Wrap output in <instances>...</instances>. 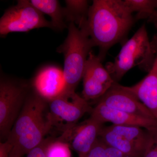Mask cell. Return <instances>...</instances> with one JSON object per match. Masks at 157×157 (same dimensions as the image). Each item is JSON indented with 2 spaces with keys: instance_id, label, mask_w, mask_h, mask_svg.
I'll return each instance as SVG.
<instances>
[{
  "instance_id": "cell-8",
  "label": "cell",
  "mask_w": 157,
  "mask_h": 157,
  "mask_svg": "<svg viewBox=\"0 0 157 157\" xmlns=\"http://www.w3.org/2000/svg\"><path fill=\"white\" fill-rule=\"evenodd\" d=\"M102 62L98 55L90 52L82 77V97L88 102L100 99L115 82Z\"/></svg>"
},
{
  "instance_id": "cell-17",
  "label": "cell",
  "mask_w": 157,
  "mask_h": 157,
  "mask_svg": "<svg viewBox=\"0 0 157 157\" xmlns=\"http://www.w3.org/2000/svg\"><path fill=\"white\" fill-rule=\"evenodd\" d=\"M64 8L66 22L73 23L78 28L84 25L87 20L90 6L86 0H67Z\"/></svg>"
},
{
  "instance_id": "cell-7",
  "label": "cell",
  "mask_w": 157,
  "mask_h": 157,
  "mask_svg": "<svg viewBox=\"0 0 157 157\" xmlns=\"http://www.w3.org/2000/svg\"><path fill=\"white\" fill-rule=\"evenodd\" d=\"M53 29L51 21L28 0H19L5 11L0 19V35L5 36L14 32H27L34 29Z\"/></svg>"
},
{
  "instance_id": "cell-2",
  "label": "cell",
  "mask_w": 157,
  "mask_h": 157,
  "mask_svg": "<svg viewBox=\"0 0 157 157\" xmlns=\"http://www.w3.org/2000/svg\"><path fill=\"white\" fill-rule=\"evenodd\" d=\"M46 102L33 90L29 94L7 140L13 145L9 157H22L41 144L53 128L48 113Z\"/></svg>"
},
{
  "instance_id": "cell-4",
  "label": "cell",
  "mask_w": 157,
  "mask_h": 157,
  "mask_svg": "<svg viewBox=\"0 0 157 157\" xmlns=\"http://www.w3.org/2000/svg\"><path fill=\"white\" fill-rule=\"evenodd\" d=\"M67 36L57 48L64 58L63 69L66 87L65 91L75 92L82 78L89 54L94 47L87 32L73 23L68 25Z\"/></svg>"
},
{
  "instance_id": "cell-12",
  "label": "cell",
  "mask_w": 157,
  "mask_h": 157,
  "mask_svg": "<svg viewBox=\"0 0 157 157\" xmlns=\"http://www.w3.org/2000/svg\"><path fill=\"white\" fill-rule=\"evenodd\" d=\"M91 117L103 123L111 122L119 126H135L147 130L157 128V120L137 116L109 108L103 104L97 103L91 113Z\"/></svg>"
},
{
  "instance_id": "cell-23",
  "label": "cell",
  "mask_w": 157,
  "mask_h": 157,
  "mask_svg": "<svg viewBox=\"0 0 157 157\" xmlns=\"http://www.w3.org/2000/svg\"><path fill=\"white\" fill-rule=\"evenodd\" d=\"M105 157H132L128 155L119 150L107 145L105 150Z\"/></svg>"
},
{
  "instance_id": "cell-25",
  "label": "cell",
  "mask_w": 157,
  "mask_h": 157,
  "mask_svg": "<svg viewBox=\"0 0 157 157\" xmlns=\"http://www.w3.org/2000/svg\"><path fill=\"white\" fill-rule=\"evenodd\" d=\"M151 45L154 52L156 54L157 53V33L155 35L151 41Z\"/></svg>"
},
{
  "instance_id": "cell-11",
  "label": "cell",
  "mask_w": 157,
  "mask_h": 157,
  "mask_svg": "<svg viewBox=\"0 0 157 157\" xmlns=\"http://www.w3.org/2000/svg\"><path fill=\"white\" fill-rule=\"evenodd\" d=\"M33 86L39 96L49 102L65 91L66 83L63 70L54 66L42 68L34 78Z\"/></svg>"
},
{
  "instance_id": "cell-15",
  "label": "cell",
  "mask_w": 157,
  "mask_h": 157,
  "mask_svg": "<svg viewBox=\"0 0 157 157\" xmlns=\"http://www.w3.org/2000/svg\"><path fill=\"white\" fill-rule=\"evenodd\" d=\"M32 4L43 14L51 17L53 29L62 31L68 27L65 19L64 8L57 0H31Z\"/></svg>"
},
{
  "instance_id": "cell-3",
  "label": "cell",
  "mask_w": 157,
  "mask_h": 157,
  "mask_svg": "<svg viewBox=\"0 0 157 157\" xmlns=\"http://www.w3.org/2000/svg\"><path fill=\"white\" fill-rule=\"evenodd\" d=\"M156 54L154 52L145 24L124 43L114 61L107 63L105 67L115 82L135 67L147 73L151 70Z\"/></svg>"
},
{
  "instance_id": "cell-21",
  "label": "cell",
  "mask_w": 157,
  "mask_h": 157,
  "mask_svg": "<svg viewBox=\"0 0 157 157\" xmlns=\"http://www.w3.org/2000/svg\"><path fill=\"white\" fill-rule=\"evenodd\" d=\"M148 131L150 132L151 139L143 157H157V128Z\"/></svg>"
},
{
  "instance_id": "cell-9",
  "label": "cell",
  "mask_w": 157,
  "mask_h": 157,
  "mask_svg": "<svg viewBox=\"0 0 157 157\" xmlns=\"http://www.w3.org/2000/svg\"><path fill=\"white\" fill-rule=\"evenodd\" d=\"M104 124L90 117L63 133L58 139L68 144L70 148L77 153L78 157H84L99 137Z\"/></svg>"
},
{
  "instance_id": "cell-19",
  "label": "cell",
  "mask_w": 157,
  "mask_h": 157,
  "mask_svg": "<svg viewBox=\"0 0 157 157\" xmlns=\"http://www.w3.org/2000/svg\"><path fill=\"white\" fill-rule=\"evenodd\" d=\"M70 147L67 143L58 140H49L46 149V157H71Z\"/></svg>"
},
{
  "instance_id": "cell-13",
  "label": "cell",
  "mask_w": 157,
  "mask_h": 157,
  "mask_svg": "<svg viewBox=\"0 0 157 157\" xmlns=\"http://www.w3.org/2000/svg\"><path fill=\"white\" fill-rule=\"evenodd\" d=\"M126 89L135 95L157 120V53L153 66L140 82Z\"/></svg>"
},
{
  "instance_id": "cell-26",
  "label": "cell",
  "mask_w": 157,
  "mask_h": 157,
  "mask_svg": "<svg viewBox=\"0 0 157 157\" xmlns=\"http://www.w3.org/2000/svg\"><path fill=\"white\" fill-rule=\"evenodd\" d=\"M148 21L154 24L157 27V11L155 13V14H154L153 16Z\"/></svg>"
},
{
  "instance_id": "cell-10",
  "label": "cell",
  "mask_w": 157,
  "mask_h": 157,
  "mask_svg": "<svg viewBox=\"0 0 157 157\" xmlns=\"http://www.w3.org/2000/svg\"><path fill=\"white\" fill-rule=\"evenodd\" d=\"M97 103L109 108L151 119L157 120L149 110L125 86L115 82Z\"/></svg>"
},
{
  "instance_id": "cell-24",
  "label": "cell",
  "mask_w": 157,
  "mask_h": 157,
  "mask_svg": "<svg viewBox=\"0 0 157 157\" xmlns=\"http://www.w3.org/2000/svg\"><path fill=\"white\" fill-rule=\"evenodd\" d=\"M13 145L8 140L6 142L0 143V157H9Z\"/></svg>"
},
{
  "instance_id": "cell-22",
  "label": "cell",
  "mask_w": 157,
  "mask_h": 157,
  "mask_svg": "<svg viewBox=\"0 0 157 157\" xmlns=\"http://www.w3.org/2000/svg\"><path fill=\"white\" fill-rule=\"evenodd\" d=\"M49 139H44L41 144L29 152L26 157H46L45 149Z\"/></svg>"
},
{
  "instance_id": "cell-16",
  "label": "cell",
  "mask_w": 157,
  "mask_h": 157,
  "mask_svg": "<svg viewBox=\"0 0 157 157\" xmlns=\"http://www.w3.org/2000/svg\"><path fill=\"white\" fill-rule=\"evenodd\" d=\"M99 137L107 145L115 147L130 156H144L126 138L113 132L108 126L103 127L100 132Z\"/></svg>"
},
{
  "instance_id": "cell-5",
  "label": "cell",
  "mask_w": 157,
  "mask_h": 157,
  "mask_svg": "<svg viewBox=\"0 0 157 157\" xmlns=\"http://www.w3.org/2000/svg\"><path fill=\"white\" fill-rule=\"evenodd\" d=\"M48 103V119L53 128L63 133L77 124L85 113L91 114L94 108L75 92L64 91Z\"/></svg>"
},
{
  "instance_id": "cell-1",
  "label": "cell",
  "mask_w": 157,
  "mask_h": 157,
  "mask_svg": "<svg viewBox=\"0 0 157 157\" xmlns=\"http://www.w3.org/2000/svg\"><path fill=\"white\" fill-rule=\"evenodd\" d=\"M135 17L124 0H94L86 23L81 27L87 32L98 56L103 61L109 48L127 36Z\"/></svg>"
},
{
  "instance_id": "cell-18",
  "label": "cell",
  "mask_w": 157,
  "mask_h": 157,
  "mask_svg": "<svg viewBox=\"0 0 157 157\" xmlns=\"http://www.w3.org/2000/svg\"><path fill=\"white\" fill-rule=\"evenodd\" d=\"M132 13H136L135 20H149L157 11V0H124Z\"/></svg>"
},
{
  "instance_id": "cell-20",
  "label": "cell",
  "mask_w": 157,
  "mask_h": 157,
  "mask_svg": "<svg viewBox=\"0 0 157 157\" xmlns=\"http://www.w3.org/2000/svg\"><path fill=\"white\" fill-rule=\"evenodd\" d=\"M107 144L100 138L98 139L90 151L84 157H105V150Z\"/></svg>"
},
{
  "instance_id": "cell-6",
  "label": "cell",
  "mask_w": 157,
  "mask_h": 157,
  "mask_svg": "<svg viewBox=\"0 0 157 157\" xmlns=\"http://www.w3.org/2000/svg\"><path fill=\"white\" fill-rule=\"evenodd\" d=\"M28 85L2 77L0 82V134L6 140L29 95Z\"/></svg>"
},
{
  "instance_id": "cell-14",
  "label": "cell",
  "mask_w": 157,
  "mask_h": 157,
  "mask_svg": "<svg viewBox=\"0 0 157 157\" xmlns=\"http://www.w3.org/2000/svg\"><path fill=\"white\" fill-rule=\"evenodd\" d=\"M108 127L113 132L126 138L144 155L151 139L149 131L135 126H119L112 124Z\"/></svg>"
}]
</instances>
